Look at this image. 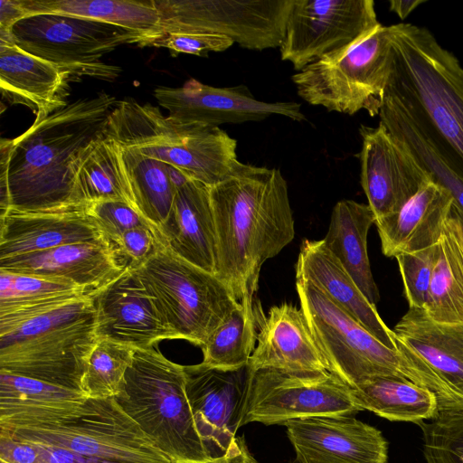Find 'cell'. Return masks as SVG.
<instances>
[{
  "label": "cell",
  "mask_w": 463,
  "mask_h": 463,
  "mask_svg": "<svg viewBox=\"0 0 463 463\" xmlns=\"http://www.w3.org/2000/svg\"><path fill=\"white\" fill-rule=\"evenodd\" d=\"M209 191L216 232L214 275L237 301L253 299L262 265L295 236L287 181L279 169L239 161Z\"/></svg>",
  "instance_id": "1"
},
{
  "label": "cell",
  "mask_w": 463,
  "mask_h": 463,
  "mask_svg": "<svg viewBox=\"0 0 463 463\" xmlns=\"http://www.w3.org/2000/svg\"><path fill=\"white\" fill-rule=\"evenodd\" d=\"M98 341L91 295L0 300V371L83 392Z\"/></svg>",
  "instance_id": "2"
},
{
  "label": "cell",
  "mask_w": 463,
  "mask_h": 463,
  "mask_svg": "<svg viewBox=\"0 0 463 463\" xmlns=\"http://www.w3.org/2000/svg\"><path fill=\"white\" fill-rule=\"evenodd\" d=\"M392 30V61L383 97L463 177V68L427 28L402 23Z\"/></svg>",
  "instance_id": "3"
},
{
  "label": "cell",
  "mask_w": 463,
  "mask_h": 463,
  "mask_svg": "<svg viewBox=\"0 0 463 463\" xmlns=\"http://www.w3.org/2000/svg\"><path fill=\"white\" fill-rule=\"evenodd\" d=\"M117 103L105 92L77 99L36 117L24 133L13 138L8 166L11 209L44 211L74 205L76 163L103 135Z\"/></svg>",
  "instance_id": "4"
},
{
  "label": "cell",
  "mask_w": 463,
  "mask_h": 463,
  "mask_svg": "<svg viewBox=\"0 0 463 463\" xmlns=\"http://www.w3.org/2000/svg\"><path fill=\"white\" fill-rule=\"evenodd\" d=\"M103 136L208 187L225 179L239 162L237 140L220 127L181 123L149 103L118 101Z\"/></svg>",
  "instance_id": "5"
},
{
  "label": "cell",
  "mask_w": 463,
  "mask_h": 463,
  "mask_svg": "<svg viewBox=\"0 0 463 463\" xmlns=\"http://www.w3.org/2000/svg\"><path fill=\"white\" fill-rule=\"evenodd\" d=\"M114 399L172 463H205L212 458L186 395L184 365L154 347L135 348Z\"/></svg>",
  "instance_id": "6"
},
{
  "label": "cell",
  "mask_w": 463,
  "mask_h": 463,
  "mask_svg": "<svg viewBox=\"0 0 463 463\" xmlns=\"http://www.w3.org/2000/svg\"><path fill=\"white\" fill-rule=\"evenodd\" d=\"M132 268L157 300L176 338L200 347L240 305L214 274L175 254L159 233L153 252Z\"/></svg>",
  "instance_id": "7"
},
{
  "label": "cell",
  "mask_w": 463,
  "mask_h": 463,
  "mask_svg": "<svg viewBox=\"0 0 463 463\" xmlns=\"http://www.w3.org/2000/svg\"><path fill=\"white\" fill-rule=\"evenodd\" d=\"M0 434L115 463H172L114 398H89L67 417L0 427Z\"/></svg>",
  "instance_id": "8"
},
{
  "label": "cell",
  "mask_w": 463,
  "mask_h": 463,
  "mask_svg": "<svg viewBox=\"0 0 463 463\" xmlns=\"http://www.w3.org/2000/svg\"><path fill=\"white\" fill-rule=\"evenodd\" d=\"M392 25L381 24L345 52L292 76L298 95L314 106L348 115L378 116L392 61Z\"/></svg>",
  "instance_id": "9"
},
{
  "label": "cell",
  "mask_w": 463,
  "mask_h": 463,
  "mask_svg": "<svg viewBox=\"0 0 463 463\" xmlns=\"http://www.w3.org/2000/svg\"><path fill=\"white\" fill-rule=\"evenodd\" d=\"M296 288L329 373L351 388L376 376L396 375L411 381L398 351L381 343L318 287L296 277Z\"/></svg>",
  "instance_id": "10"
},
{
  "label": "cell",
  "mask_w": 463,
  "mask_h": 463,
  "mask_svg": "<svg viewBox=\"0 0 463 463\" xmlns=\"http://www.w3.org/2000/svg\"><path fill=\"white\" fill-rule=\"evenodd\" d=\"M144 40L140 33L105 22L62 14H33L11 29L10 42L69 75L115 80L121 69L100 59L117 47Z\"/></svg>",
  "instance_id": "11"
},
{
  "label": "cell",
  "mask_w": 463,
  "mask_h": 463,
  "mask_svg": "<svg viewBox=\"0 0 463 463\" xmlns=\"http://www.w3.org/2000/svg\"><path fill=\"white\" fill-rule=\"evenodd\" d=\"M157 33H215L253 51L279 48L292 0H155ZM153 38V37H152Z\"/></svg>",
  "instance_id": "12"
},
{
  "label": "cell",
  "mask_w": 463,
  "mask_h": 463,
  "mask_svg": "<svg viewBox=\"0 0 463 463\" xmlns=\"http://www.w3.org/2000/svg\"><path fill=\"white\" fill-rule=\"evenodd\" d=\"M358 411L351 387L328 371L250 370L241 427L250 422L284 425L297 419Z\"/></svg>",
  "instance_id": "13"
},
{
  "label": "cell",
  "mask_w": 463,
  "mask_h": 463,
  "mask_svg": "<svg viewBox=\"0 0 463 463\" xmlns=\"http://www.w3.org/2000/svg\"><path fill=\"white\" fill-rule=\"evenodd\" d=\"M380 25L373 0H292L280 57L298 72L345 52Z\"/></svg>",
  "instance_id": "14"
},
{
  "label": "cell",
  "mask_w": 463,
  "mask_h": 463,
  "mask_svg": "<svg viewBox=\"0 0 463 463\" xmlns=\"http://www.w3.org/2000/svg\"><path fill=\"white\" fill-rule=\"evenodd\" d=\"M392 331L411 380L435 393L439 412L463 411V322L439 323L409 308Z\"/></svg>",
  "instance_id": "15"
},
{
  "label": "cell",
  "mask_w": 463,
  "mask_h": 463,
  "mask_svg": "<svg viewBox=\"0 0 463 463\" xmlns=\"http://www.w3.org/2000/svg\"><path fill=\"white\" fill-rule=\"evenodd\" d=\"M154 96L171 118L184 124L219 127L260 121L274 115L306 120L294 101L268 102L254 98L243 85L213 87L190 79L182 87H157Z\"/></svg>",
  "instance_id": "16"
},
{
  "label": "cell",
  "mask_w": 463,
  "mask_h": 463,
  "mask_svg": "<svg viewBox=\"0 0 463 463\" xmlns=\"http://www.w3.org/2000/svg\"><path fill=\"white\" fill-rule=\"evenodd\" d=\"M184 372L198 432L211 458L220 457L241 427L250 376L249 364L223 370L202 362L184 366Z\"/></svg>",
  "instance_id": "17"
},
{
  "label": "cell",
  "mask_w": 463,
  "mask_h": 463,
  "mask_svg": "<svg viewBox=\"0 0 463 463\" xmlns=\"http://www.w3.org/2000/svg\"><path fill=\"white\" fill-rule=\"evenodd\" d=\"M360 135L361 185L377 222L398 212L431 177L381 123L361 126Z\"/></svg>",
  "instance_id": "18"
},
{
  "label": "cell",
  "mask_w": 463,
  "mask_h": 463,
  "mask_svg": "<svg viewBox=\"0 0 463 463\" xmlns=\"http://www.w3.org/2000/svg\"><path fill=\"white\" fill-rule=\"evenodd\" d=\"M97 335L134 348H150L164 339H177L156 298L129 265L113 281L91 295Z\"/></svg>",
  "instance_id": "19"
},
{
  "label": "cell",
  "mask_w": 463,
  "mask_h": 463,
  "mask_svg": "<svg viewBox=\"0 0 463 463\" xmlns=\"http://www.w3.org/2000/svg\"><path fill=\"white\" fill-rule=\"evenodd\" d=\"M284 426L300 463H387L382 432L354 415L297 419Z\"/></svg>",
  "instance_id": "20"
},
{
  "label": "cell",
  "mask_w": 463,
  "mask_h": 463,
  "mask_svg": "<svg viewBox=\"0 0 463 463\" xmlns=\"http://www.w3.org/2000/svg\"><path fill=\"white\" fill-rule=\"evenodd\" d=\"M109 240L61 245L0 260V270L69 281L93 295L117 279L128 263Z\"/></svg>",
  "instance_id": "21"
},
{
  "label": "cell",
  "mask_w": 463,
  "mask_h": 463,
  "mask_svg": "<svg viewBox=\"0 0 463 463\" xmlns=\"http://www.w3.org/2000/svg\"><path fill=\"white\" fill-rule=\"evenodd\" d=\"M103 240L109 239L86 206L44 211L10 209L0 217V260Z\"/></svg>",
  "instance_id": "22"
},
{
  "label": "cell",
  "mask_w": 463,
  "mask_h": 463,
  "mask_svg": "<svg viewBox=\"0 0 463 463\" xmlns=\"http://www.w3.org/2000/svg\"><path fill=\"white\" fill-rule=\"evenodd\" d=\"M260 322L257 346L249 361L251 371H327L301 307L284 302L272 307Z\"/></svg>",
  "instance_id": "23"
},
{
  "label": "cell",
  "mask_w": 463,
  "mask_h": 463,
  "mask_svg": "<svg viewBox=\"0 0 463 463\" xmlns=\"http://www.w3.org/2000/svg\"><path fill=\"white\" fill-rule=\"evenodd\" d=\"M209 188L192 179L177 188L170 214L157 232L175 254L214 274L216 232Z\"/></svg>",
  "instance_id": "24"
},
{
  "label": "cell",
  "mask_w": 463,
  "mask_h": 463,
  "mask_svg": "<svg viewBox=\"0 0 463 463\" xmlns=\"http://www.w3.org/2000/svg\"><path fill=\"white\" fill-rule=\"evenodd\" d=\"M296 277L315 284L381 343L397 351L392 329L383 322L376 306L363 294L323 239L303 241L296 264Z\"/></svg>",
  "instance_id": "25"
},
{
  "label": "cell",
  "mask_w": 463,
  "mask_h": 463,
  "mask_svg": "<svg viewBox=\"0 0 463 463\" xmlns=\"http://www.w3.org/2000/svg\"><path fill=\"white\" fill-rule=\"evenodd\" d=\"M452 205L449 192L429 181L398 212L375 222L383 253L395 258L437 244Z\"/></svg>",
  "instance_id": "26"
},
{
  "label": "cell",
  "mask_w": 463,
  "mask_h": 463,
  "mask_svg": "<svg viewBox=\"0 0 463 463\" xmlns=\"http://www.w3.org/2000/svg\"><path fill=\"white\" fill-rule=\"evenodd\" d=\"M69 74L57 65L0 42V87L11 103L29 107L44 117L67 104L62 99Z\"/></svg>",
  "instance_id": "27"
},
{
  "label": "cell",
  "mask_w": 463,
  "mask_h": 463,
  "mask_svg": "<svg viewBox=\"0 0 463 463\" xmlns=\"http://www.w3.org/2000/svg\"><path fill=\"white\" fill-rule=\"evenodd\" d=\"M79 390L0 371V427H20L67 417L88 400Z\"/></svg>",
  "instance_id": "28"
},
{
  "label": "cell",
  "mask_w": 463,
  "mask_h": 463,
  "mask_svg": "<svg viewBox=\"0 0 463 463\" xmlns=\"http://www.w3.org/2000/svg\"><path fill=\"white\" fill-rule=\"evenodd\" d=\"M374 223L375 217L368 204L341 200L333 208L323 241L366 298L376 306L380 295L367 252V235Z\"/></svg>",
  "instance_id": "29"
},
{
  "label": "cell",
  "mask_w": 463,
  "mask_h": 463,
  "mask_svg": "<svg viewBox=\"0 0 463 463\" xmlns=\"http://www.w3.org/2000/svg\"><path fill=\"white\" fill-rule=\"evenodd\" d=\"M71 203L87 206L101 201H121L136 211L126 177L119 145L105 136L91 142L79 157L74 170Z\"/></svg>",
  "instance_id": "30"
},
{
  "label": "cell",
  "mask_w": 463,
  "mask_h": 463,
  "mask_svg": "<svg viewBox=\"0 0 463 463\" xmlns=\"http://www.w3.org/2000/svg\"><path fill=\"white\" fill-rule=\"evenodd\" d=\"M360 411H370L391 421L420 424L439 411L435 393L404 377L376 376L351 388Z\"/></svg>",
  "instance_id": "31"
},
{
  "label": "cell",
  "mask_w": 463,
  "mask_h": 463,
  "mask_svg": "<svg viewBox=\"0 0 463 463\" xmlns=\"http://www.w3.org/2000/svg\"><path fill=\"white\" fill-rule=\"evenodd\" d=\"M439 323L463 322V230L453 213L435 245V260L424 308Z\"/></svg>",
  "instance_id": "32"
},
{
  "label": "cell",
  "mask_w": 463,
  "mask_h": 463,
  "mask_svg": "<svg viewBox=\"0 0 463 463\" xmlns=\"http://www.w3.org/2000/svg\"><path fill=\"white\" fill-rule=\"evenodd\" d=\"M19 1L26 15L33 14H62L94 19L140 33L144 36L142 42L154 37L157 33L160 20L155 0Z\"/></svg>",
  "instance_id": "33"
},
{
  "label": "cell",
  "mask_w": 463,
  "mask_h": 463,
  "mask_svg": "<svg viewBox=\"0 0 463 463\" xmlns=\"http://www.w3.org/2000/svg\"><path fill=\"white\" fill-rule=\"evenodd\" d=\"M119 146L123 169L137 211L158 231L170 214L176 194L169 165L135 148Z\"/></svg>",
  "instance_id": "34"
},
{
  "label": "cell",
  "mask_w": 463,
  "mask_h": 463,
  "mask_svg": "<svg viewBox=\"0 0 463 463\" xmlns=\"http://www.w3.org/2000/svg\"><path fill=\"white\" fill-rule=\"evenodd\" d=\"M257 317L253 299L241 301L201 347L203 363L223 370L248 365L257 342Z\"/></svg>",
  "instance_id": "35"
},
{
  "label": "cell",
  "mask_w": 463,
  "mask_h": 463,
  "mask_svg": "<svg viewBox=\"0 0 463 463\" xmlns=\"http://www.w3.org/2000/svg\"><path fill=\"white\" fill-rule=\"evenodd\" d=\"M134 353V347L99 338L82 378L81 387L87 397L107 399L117 396Z\"/></svg>",
  "instance_id": "36"
},
{
  "label": "cell",
  "mask_w": 463,
  "mask_h": 463,
  "mask_svg": "<svg viewBox=\"0 0 463 463\" xmlns=\"http://www.w3.org/2000/svg\"><path fill=\"white\" fill-rule=\"evenodd\" d=\"M418 425L426 463H463V411L439 412Z\"/></svg>",
  "instance_id": "37"
},
{
  "label": "cell",
  "mask_w": 463,
  "mask_h": 463,
  "mask_svg": "<svg viewBox=\"0 0 463 463\" xmlns=\"http://www.w3.org/2000/svg\"><path fill=\"white\" fill-rule=\"evenodd\" d=\"M435 245L395 257L409 308H425L427 305L435 260Z\"/></svg>",
  "instance_id": "38"
},
{
  "label": "cell",
  "mask_w": 463,
  "mask_h": 463,
  "mask_svg": "<svg viewBox=\"0 0 463 463\" xmlns=\"http://www.w3.org/2000/svg\"><path fill=\"white\" fill-rule=\"evenodd\" d=\"M65 293L90 295L69 281L0 270V299L33 298Z\"/></svg>",
  "instance_id": "39"
},
{
  "label": "cell",
  "mask_w": 463,
  "mask_h": 463,
  "mask_svg": "<svg viewBox=\"0 0 463 463\" xmlns=\"http://www.w3.org/2000/svg\"><path fill=\"white\" fill-rule=\"evenodd\" d=\"M86 208L112 243L130 229L150 225L137 211L121 201L97 202Z\"/></svg>",
  "instance_id": "40"
},
{
  "label": "cell",
  "mask_w": 463,
  "mask_h": 463,
  "mask_svg": "<svg viewBox=\"0 0 463 463\" xmlns=\"http://www.w3.org/2000/svg\"><path fill=\"white\" fill-rule=\"evenodd\" d=\"M234 44L230 38L215 33H163L142 42L139 46L164 47L175 53L207 56L221 52Z\"/></svg>",
  "instance_id": "41"
},
{
  "label": "cell",
  "mask_w": 463,
  "mask_h": 463,
  "mask_svg": "<svg viewBox=\"0 0 463 463\" xmlns=\"http://www.w3.org/2000/svg\"><path fill=\"white\" fill-rule=\"evenodd\" d=\"M158 232L151 225L138 226L125 232L114 243L128 265L136 267L153 252Z\"/></svg>",
  "instance_id": "42"
},
{
  "label": "cell",
  "mask_w": 463,
  "mask_h": 463,
  "mask_svg": "<svg viewBox=\"0 0 463 463\" xmlns=\"http://www.w3.org/2000/svg\"><path fill=\"white\" fill-rule=\"evenodd\" d=\"M41 445L0 434V463H40Z\"/></svg>",
  "instance_id": "43"
},
{
  "label": "cell",
  "mask_w": 463,
  "mask_h": 463,
  "mask_svg": "<svg viewBox=\"0 0 463 463\" xmlns=\"http://www.w3.org/2000/svg\"><path fill=\"white\" fill-rule=\"evenodd\" d=\"M13 138H1L0 142V217L11 209V200L8 185V166Z\"/></svg>",
  "instance_id": "44"
},
{
  "label": "cell",
  "mask_w": 463,
  "mask_h": 463,
  "mask_svg": "<svg viewBox=\"0 0 463 463\" xmlns=\"http://www.w3.org/2000/svg\"><path fill=\"white\" fill-rule=\"evenodd\" d=\"M39 444L42 448L40 463H115L84 456L59 447Z\"/></svg>",
  "instance_id": "45"
},
{
  "label": "cell",
  "mask_w": 463,
  "mask_h": 463,
  "mask_svg": "<svg viewBox=\"0 0 463 463\" xmlns=\"http://www.w3.org/2000/svg\"><path fill=\"white\" fill-rule=\"evenodd\" d=\"M24 16L19 0L0 1V42H10L12 27Z\"/></svg>",
  "instance_id": "46"
},
{
  "label": "cell",
  "mask_w": 463,
  "mask_h": 463,
  "mask_svg": "<svg viewBox=\"0 0 463 463\" xmlns=\"http://www.w3.org/2000/svg\"><path fill=\"white\" fill-rule=\"evenodd\" d=\"M205 463H258L250 453L243 437H235L227 450L220 457L212 458Z\"/></svg>",
  "instance_id": "47"
},
{
  "label": "cell",
  "mask_w": 463,
  "mask_h": 463,
  "mask_svg": "<svg viewBox=\"0 0 463 463\" xmlns=\"http://www.w3.org/2000/svg\"><path fill=\"white\" fill-rule=\"evenodd\" d=\"M424 2H426V0H391L389 4L390 10L403 20Z\"/></svg>",
  "instance_id": "48"
},
{
  "label": "cell",
  "mask_w": 463,
  "mask_h": 463,
  "mask_svg": "<svg viewBox=\"0 0 463 463\" xmlns=\"http://www.w3.org/2000/svg\"><path fill=\"white\" fill-rule=\"evenodd\" d=\"M452 212L453 213L456 215V217L458 219L459 222H460V225L462 227V230H463V213L458 210L453 203L452 205Z\"/></svg>",
  "instance_id": "49"
},
{
  "label": "cell",
  "mask_w": 463,
  "mask_h": 463,
  "mask_svg": "<svg viewBox=\"0 0 463 463\" xmlns=\"http://www.w3.org/2000/svg\"><path fill=\"white\" fill-rule=\"evenodd\" d=\"M290 463H300L299 460L296 458L293 461H291Z\"/></svg>",
  "instance_id": "50"
}]
</instances>
